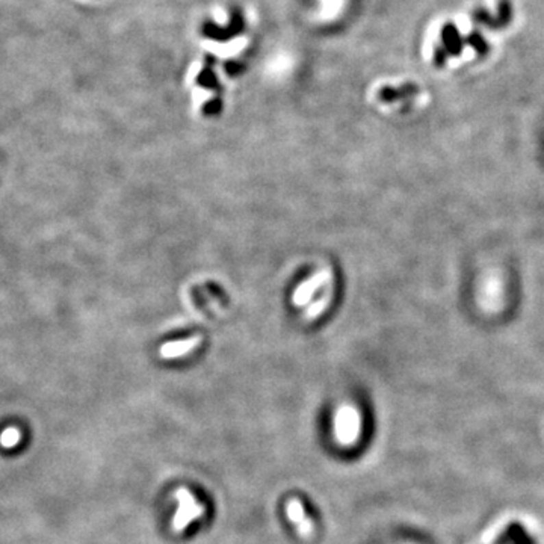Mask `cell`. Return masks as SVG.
<instances>
[{"instance_id": "cell-1", "label": "cell", "mask_w": 544, "mask_h": 544, "mask_svg": "<svg viewBox=\"0 0 544 544\" xmlns=\"http://www.w3.org/2000/svg\"><path fill=\"white\" fill-rule=\"evenodd\" d=\"M244 31H245V20L239 10L232 11L229 26L227 27L218 26L215 21H212V20L204 21L201 26V34L206 36V38L221 41V42L233 40L234 36H238Z\"/></svg>"}, {"instance_id": "cell-2", "label": "cell", "mask_w": 544, "mask_h": 544, "mask_svg": "<svg viewBox=\"0 0 544 544\" xmlns=\"http://www.w3.org/2000/svg\"><path fill=\"white\" fill-rule=\"evenodd\" d=\"M442 46L446 49L447 55L451 56H460L462 53L465 40L461 38L457 26L452 21H447L442 29Z\"/></svg>"}, {"instance_id": "cell-3", "label": "cell", "mask_w": 544, "mask_h": 544, "mask_svg": "<svg viewBox=\"0 0 544 544\" xmlns=\"http://www.w3.org/2000/svg\"><path fill=\"white\" fill-rule=\"evenodd\" d=\"M217 64V58L213 55H206L204 58V67L200 71V75L197 76V84L203 88H209V90L219 91L221 86H219V80L213 71V65Z\"/></svg>"}, {"instance_id": "cell-4", "label": "cell", "mask_w": 544, "mask_h": 544, "mask_svg": "<svg viewBox=\"0 0 544 544\" xmlns=\"http://www.w3.org/2000/svg\"><path fill=\"white\" fill-rule=\"evenodd\" d=\"M526 528L520 521H512L508 526H505L501 535L497 536L493 544H514L519 539L526 534Z\"/></svg>"}, {"instance_id": "cell-5", "label": "cell", "mask_w": 544, "mask_h": 544, "mask_svg": "<svg viewBox=\"0 0 544 544\" xmlns=\"http://www.w3.org/2000/svg\"><path fill=\"white\" fill-rule=\"evenodd\" d=\"M416 91H417V88H416L413 84L404 85L402 88H399V90H395V88L386 86V88H383V90L380 91V99L383 100V101L391 103V101H393V100H396V99L406 97V95L413 94V92H416Z\"/></svg>"}, {"instance_id": "cell-6", "label": "cell", "mask_w": 544, "mask_h": 544, "mask_svg": "<svg viewBox=\"0 0 544 544\" xmlns=\"http://www.w3.org/2000/svg\"><path fill=\"white\" fill-rule=\"evenodd\" d=\"M472 17L476 21V23L487 26L490 29H501V23H499V20L496 16H491V14L487 10H482V8H478L472 12Z\"/></svg>"}, {"instance_id": "cell-7", "label": "cell", "mask_w": 544, "mask_h": 544, "mask_svg": "<svg viewBox=\"0 0 544 544\" xmlns=\"http://www.w3.org/2000/svg\"><path fill=\"white\" fill-rule=\"evenodd\" d=\"M465 42H467L469 46H472L475 50H476V53H480V55H487L489 53V42L484 40V36L480 34V32H470L467 36H466V40H465Z\"/></svg>"}, {"instance_id": "cell-8", "label": "cell", "mask_w": 544, "mask_h": 544, "mask_svg": "<svg viewBox=\"0 0 544 544\" xmlns=\"http://www.w3.org/2000/svg\"><path fill=\"white\" fill-rule=\"evenodd\" d=\"M497 20L501 23L502 27L506 25H510V21L512 18V6L510 0H499L497 3Z\"/></svg>"}, {"instance_id": "cell-9", "label": "cell", "mask_w": 544, "mask_h": 544, "mask_svg": "<svg viewBox=\"0 0 544 544\" xmlns=\"http://www.w3.org/2000/svg\"><path fill=\"white\" fill-rule=\"evenodd\" d=\"M224 70H225L227 75L232 76V77H234V76L240 75V73L245 70V64H244V62H240V61H236V60L227 61V62L224 64Z\"/></svg>"}, {"instance_id": "cell-10", "label": "cell", "mask_w": 544, "mask_h": 544, "mask_svg": "<svg viewBox=\"0 0 544 544\" xmlns=\"http://www.w3.org/2000/svg\"><path fill=\"white\" fill-rule=\"evenodd\" d=\"M447 51H446V49L443 47V46H437L436 49H434V56H432V64L436 65V67H438V69H442L443 65L447 62Z\"/></svg>"}, {"instance_id": "cell-11", "label": "cell", "mask_w": 544, "mask_h": 544, "mask_svg": "<svg viewBox=\"0 0 544 544\" xmlns=\"http://www.w3.org/2000/svg\"><path fill=\"white\" fill-rule=\"evenodd\" d=\"M514 544H536V540L534 539L531 534L526 532L523 536H521V539H519Z\"/></svg>"}]
</instances>
